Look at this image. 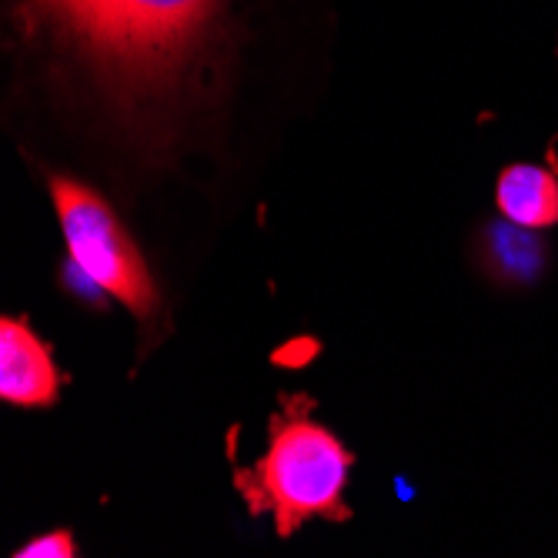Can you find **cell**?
<instances>
[{
  "label": "cell",
  "mask_w": 558,
  "mask_h": 558,
  "mask_svg": "<svg viewBox=\"0 0 558 558\" xmlns=\"http://www.w3.org/2000/svg\"><path fill=\"white\" fill-rule=\"evenodd\" d=\"M17 555L21 558H71V555H77V548L68 532H54V535L27 542L24 548H17Z\"/></svg>",
  "instance_id": "7"
},
{
  "label": "cell",
  "mask_w": 558,
  "mask_h": 558,
  "mask_svg": "<svg viewBox=\"0 0 558 558\" xmlns=\"http://www.w3.org/2000/svg\"><path fill=\"white\" fill-rule=\"evenodd\" d=\"M485 258L505 281H529L542 265V241L532 228L522 225H495L485 238Z\"/></svg>",
  "instance_id": "6"
},
{
  "label": "cell",
  "mask_w": 558,
  "mask_h": 558,
  "mask_svg": "<svg viewBox=\"0 0 558 558\" xmlns=\"http://www.w3.org/2000/svg\"><path fill=\"white\" fill-rule=\"evenodd\" d=\"M58 391L61 375L40 338L24 322H0V398L21 409H44L58 401Z\"/></svg>",
  "instance_id": "4"
},
{
  "label": "cell",
  "mask_w": 558,
  "mask_h": 558,
  "mask_svg": "<svg viewBox=\"0 0 558 558\" xmlns=\"http://www.w3.org/2000/svg\"><path fill=\"white\" fill-rule=\"evenodd\" d=\"M50 197H54L71 262L81 268V275L97 291H108L128 304L137 318L155 315L158 288L150 281L137 244L108 208V201L64 174L50 178Z\"/></svg>",
  "instance_id": "3"
},
{
  "label": "cell",
  "mask_w": 558,
  "mask_h": 558,
  "mask_svg": "<svg viewBox=\"0 0 558 558\" xmlns=\"http://www.w3.org/2000/svg\"><path fill=\"white\" fill-rule=\"evenodd\" d=\"M495 201L505 221L542 231L558 225V178L535 165H512L498 174Z\"/></svg>",
  "instance_id": "5"
},
{
  "label": "cell",
  "mask_w": 558,
  "mask_h": 558,
  "mask_svg": "<svg viewBox=\"0 0 558 558\" xmlns=\"http://www.w3.org/2000/svg\"><path fill=\"white\" fill-rule=\"evenodd\" d=\"M231 0H21L24 17L118 105L174 97L218 44Z\"/></svg>",
  "instance_id": "1"
},
{
  "label": "cell",
  "mask_w": 558,
  "mask_h": 558,
  "mask_svg": "<svg viewBox=\"0 0 558 558\" xmlns=\"http://www.w3.org/2000/svg\"><path fill=\"white\" fill-rule=\"evenodd\" d=\"M304 409V401H288V409L271 422L268 451L247 472L234 475L247 509L255 515L271 512L281 538L312 519H351L344 505L351 454Z\"/></svg>",
  "instance_id": "2"
}]
</instances>
